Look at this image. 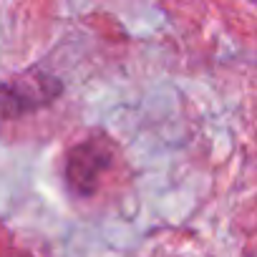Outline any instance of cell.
<instances>
[{
	"instance_id": "1",
	"label": "cell",
	"mask_w": 257,
	"mask_h": 257,
	"mask_svg": "<svg viewBox=\"0 0 257 257\" xmlns=\"http://www.w3.org/2000/svg\"><path fill=\"white\" fill-rule=\"evenodd\" d=\"M66 86L58 76L43 68H28L13 78L0 81V118H23L48 108L63 96Z\"/></svg>"
},
{
	"instance_id": "2",
	"label": "cell",
	"mask_w": 257,
	"mask_h": 257,
	"mask_svg": "<svg viewBox=\"0 0 257 257\" xmlns=\"http://www.w3.org/2000/svg\"><path fill=\"white\" fill-rule=\"evenodd\" d=\"M116 159V144L106 134H91L81 144L71 147L66 154V182L78 197H91L96 194L101 177L113 167Z\"/></svg>"
}]
</instances>
